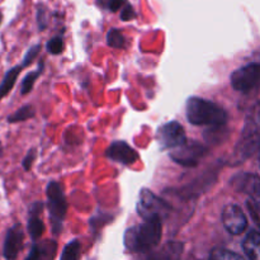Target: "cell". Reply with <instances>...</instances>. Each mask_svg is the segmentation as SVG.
Wrapping results in <instances>:
<instances>
[{"label": "cell", "mask_w": 260, "mask_h": 260, "mask_svg": "<svg viewBox=\"0 0 260 260\" xmlns=\"http://www.w3.org/2000/svg\"><path fill=\"white\" fill-rule=\"evenodd\" d=\"M161 218L144 220V222L127 229L123 236L124 246L131 253H149L159 245L162 235Z\"/></svg>", "instance_id": "obj_1"}, {"label": "cell", "mask_w": 260, "mask_h": 260, "mask_svg": "<svg viewBox=\"0 0 260 260\" xmlns=\"http://www.w3.org/2000/svg\"><path fill=\"white\" fill-rule=\"evenodd\" d=\"M185 116L194 126H225L228 113L222 107L200 96H190L185 104Z\"/></svg>", "instance_id": "obj_2"}, {"label": "cell", "mask_w": 260, "mask_h": 260, "mask_svg": "<svg viewBox=\"0 0 260 260\" xmlns=\"http://www.w3.org/2000/svg\"><path fill=\"white\" fill-rule=\"evenodd\" d=\"M260 149V103L246 117L243 132L234 150L231 164L239 165Z\"/></svg>", "instance_id": "obj_3"}, {"label": "cell", "mask_w": 260, "mask_h": 260, "mask_svg": "<svg viewBox=\"0 0 260 260\" xmlns=\"http://www.w3.org/2000/svg\"><path fill=\"white\" fill-rule=\"evenodd\" d=\"M47 207L53 234H58L62 229V221L68 212V202L63 194L62 185L57 182H50L46 188Z\"/></svg>", "instance_id": "obj_4"}, {"label": "cell", "mask_w": 260, "mask_h": 260, "mask_svg": "<svg viewBox=\"0 0 260 260\" xmlns=\"http://www.w3.org/2000/svg\"><path fill=\"white\" fill-rule=\"evenodd\" d=\"M137 213L140 217L144 220H150V218L159 217L161 220L169 216L172 207L169 203L162 201L161 198L157 197L154 192L150 189H144L140 192L139 202H137Z\"/></svg>", "instance_id": "obj_5"}, {"label": "cell", "mask_w": 260, "mask_h": 260, "mask_svg": "<svg viewBox=\"0 0 260 260\" xmlns=\"http://www.w3.org/2000/svg\"><path fill=\"white\" fill-rule=\"evenodd\" d=\"M231 85L236 91L249 93L260 86V62L241 66L231 74Z\"/></svg>", "instance_id": "obj_6"}, {"label": "cell", "mask_w": 260, "mask_h": 260, "mask_svg": "<svg viewBox=\"0 0 260 260\" xmlns=\"http://www.w3.org/2000/svg\"><path fill=\"white\" fill-rule=\"evenodd\" d=\"M156 139L161 150L178 149L187 144V135L184 128L177 121H170L159 127Z\"/></svg>", "instance_id": "obj_7"}, {"label": "cell", "mask_w": 260, "mask_h": 260, "mask_svg": "<svg viewBox=\"0 0 260 260\" xmlns=\"http://www.w3.org/2000/svg\"><path fill=\"white\" fill-rule=\"evenodd\" d=\"M207 151V147H205L200 142L187 141V144H184L183 146L178 147L175 151H173L170 154V157H172L173 161L182 165V167L193 168L200 164L201 159L205 157Z\"/></svg>", "instance_id": "obj_8"}, {"label": "cell", "mask_w": 260, "mask_h": 260, "mask_svg": "<svg viewBox=\"0 0 260 260\" xmlns=\"http://www.w3.org/2000/svg\"><path fill=\"white\" fill-rule=\"evenodd\" d=\"M223 228L233 235H241L248 229V218L238 205H226L222 210Z\"/></svg>", "instance_id": "obj_9"}, {"label": "cell", "mask_w": 260, "mask_h": 260, "mask_svg": "<svg viewBox=\"0 0 260 260\" xmlns=\"http://www.w3.org/2000/svg\"><path fill=\"white\" fill-rule=\"evenodd\" d=\"M24 243V231L20 223H14L5 234L3 244V256L7 260H15L22 251Z\"/></svg>", "instance_id": "obj_10"}, {"label": "cell", "mask_w": 260, "mask_h": 260, "mask_svg": "<svg viewBox=\"0 0 260 260\" xmlns=\"http://www.w3.org/2000/svg\"><path fill=\"white\" fill-rule=\"evenodd\" d=\"M107 157L123 165H131L139 160V154L124 141H114L107 150Z\"/></svg>", "instance_id": "obj_11"}, {"label": "cell", "mask_w": 260, "mask_h": 260, "mask_svg": "<svg viewBox=\"0 0 260 260\" xmlns=\"http://www.w3.org/2000/svg\"><path fill=\"white\" fill-rule=\"evenodd\" d=\"M43 211L42 202H33L28 210V233L33 241H37L42 238L45 233V223L41 215Z\"/></svg>", "instance_id": "obj_12"}, {"label": "cell", "mask_w": 260, "mask_h": 260, "mask_svg": "<svg viewBox=\"0 0 260 260\" xmlns=\"http://www.w3.org/2000/svg\"><path fill=\"white\" fill-rule=\"evenodd\" d=\"M183 251L184 244L180 241H168L160 249L147 254L144 260H180Z\"/></svg>", "instance_id": "obj_13"}, {"label": "cell", "mask_w": 260, "mask_h": 260, "mask_svg": "<svg viewBox=\"0 0 260 260\" xmlns=\"http://www.w3.org/2000/svg\"><path fill=\"white\" fill-rule=\"evenodd\" d=\"M56 253H57V243L55 240L35 243L25 260H53Z\"/></svg>", "instance_id": "obj_14"}, {"label": "cell", "mask_w": 260, "mask_h": 260, "mask_svg": "<svg viewBox=\"0 0 260 260\" xmlns=\"http://www.w3.org/2000/svg\"><path fill=\"white\" fill-rule=\"evenodd\" d=\"M243 249L250 260H260V233L250 231L243 241Z\"/></svg>", "instance_id": "obj_15"}, {"label": "cell", "mask_w": 260, "mask_h": 260, "mask_svg": "<svg viewBox=\"0 0 260 260\" xmlns=\"http://www.w3.org/2000/svg\"><path fill=\"white\" fill-rule=\"evenodd\" d=\"M23 66L22 65H17L14 68L9 69V70L5 73L4 78H3L2 83H0V102L4 96H7L8 94L12 91V89L14 88L15 83L18 80V76H19L20 71L23 70Z\"/></svg>", "instance_id": "obj_16"}, {"label": "cell", "mask_w": 260, "mask_h": 260, "mask_svg": "<svg viewBox=\"0 0 260 260\" xmlns=\"http://www.w3.org/2000/svg\"><path fill=\"white\" fill-rule=\"evenodd\" d=\"M43 66H45V63H43V61H41L37 70L30 71V73H28L27 75L24 76V79L22 80V84H20V94H22V95H25V94L32 91L36 80H37L38 76L43 73Z\"/></svg>", "instance_id": "obj_17"}, {"label": "cell", "mask_w": 260, "mask_h": 260, "mask_svg": "<svg viewBox=\"0 0 260 260\" xmlns=\"http://www.w3.org/2000/svg\"><path fill=\"white\" fill-rule=\"evenodd\" d=\"M36 114L35 108L30 104H25V106L20 107L19 109L12 113L10 116H8L7 121L8 123H18V122H24L27 119L33 118Z\"/></svg>", "instance_id": "obj_18"}, {"label": "cell", "mask_w": 260, "mask_h": 260, "mask_svg": "<svg viewBox=\"0 0 260 260\" xmlns=\"http://www.w3.org/2000/svg\"><path fill=\"white\" fill-rule=\"evenodd\" d=\"M80 241L78 239H74L63 248L60 260H79L80 259Z\"/></svg>", "instance_id": "obj_19"}, {"label": "cell", "mask_w": 260, "mask_h": 260, "mask_svg": "<svg viewBox=\"0 0 260 260\" xmlns=\"http://www.w3.org/2000/svg\"><path fill=\"white\" fill-rule=\"evenodd\" d=\"M107 45L112 48H124L126 46V40H124V36L122 35V32L117 28H112L111 30H108L107 33Z\"/></svg>", "instance_id": "obj_20"}, {"label": "cell", "mask_w": 260, "mask_h": 260, "mask_svg": "<svg viewBox=\"0 0 260 260\" xmlns=\"http://www.w3.org/2000/svg\"><path fill=\"white\" fill-rule=\"evenodd\" d=\"M210 260H245L241 255L228 249H213L210 254Z\"/></svg>", "instance_id": "obj_21"}, {"label": "cell", "mask_w": 260, "mask_h": 260, "mask_svg": "<svg viewBox=\"0 0 260 260\" xmlns=\"http://www.w3.org/2000/svg\"><path fill=\"white\" fill-rule=\"evenodd\" d=\"M46 50L51 55H60L63 51V37L61 35L55 36L46 43Z\"/></svg>", "instance_id": "obj_22"}, {"label": "cell", "mask_w": 260, "mask_h": 260, "mask_svg": "<svg viewBox=\"0 0 260 260\" xmlns=\"http://www.w3.org/2000/svg\"><path fill=\"white\" fill-rule=\"evenodd\" d=\"M96 4L103 9L116 13L119 9H123L128 3H127V0H96Z\"/></svg>", "instance_id": "obj_23"}, {"label": "cell", "mask_w": 260, "mask_h": 260, "mask_svg": "<svg viewBox=\"0 0 260 260\" xmlns=\"http://www.w3.org/2000/svg\"><path fill=\"white\" fill-rule=\"evenodd\" d=\"M40 51H41V45L32 46V47L27 51V53L24 55V57H23V62H22L23 68H27V66H29L30 63H32L36 58H37Z\"/></svg>", "instance_id": "obj_24"}, {"label": "cell", "mask_w": 260, "mask_h": 260, "mask_svg": "<svg viewBox=\"0 0 260 260\" xmlns=\"http://www.w3.org/2000/svg\"><path fill=\"white\" fill-rule=\"evenodd\" d=\"M36 156H37L36 149H30L29 151L27 152V155H25L24 159H23V161H22V167L25 172H29V170L32 169V165H33V162H35Z\"/></svg>", "instance_id": "obj_25"}, {"label": "cell", "mask_w": 260, "mask_h": 260, "mask_svg": "<svg viewBox=\"0 0 260 260\" xmlns=\"http://www.w3.org/2000/svg\"><path fill=\"white\" fill-rule=\"evenodd\" d=\"M37 23L40 30H43L47 27V14H46L45 7H38L37 10Z\"/></svg>", "instance_id": "obj_26"}, {"label": "cell", "mask_w": 260, "mask_h": 260, "mask_svg": "<svg viewBox=\"0 0 260 260\" xmlns=\"http://www.w3.org/2000/svg\"><path fill=\"white\" fill-rule=\"evenodd\" d=\"M136 18V12H135L134 7L131 4H127L123 9L121 10V19L124 22H128Z\"/></svg>", "instance_id": "obj_27"}, {"label": "cell", "mask_w": 260, "mask_h": 260, "mask_svg": "<svg viewBox=\"0 0 260 260\" xmlns=\"http://www.w3.org/2000/svg\"><path fill=\"white\" fill-rule=\"evenodd\" d=\"M3 154H4V147H3L2 141H0V157L3 156Z\"/></svg>", "instance_id": "obj_28"}, {"label": "cell", "mask_w": 260, "mask_h": 260, "mask_svg": "<svg viewBox=\"0 0 260 260\" xmlns=\"http://www.w3.org/2000/svg\"><path fill=\"white\" fill-rule=\"evenodd\" d=\"M2 20H3V13L2 10H0V24H2Z\"/></svg>", "instance_id": "obj_29"}]
</instances>
